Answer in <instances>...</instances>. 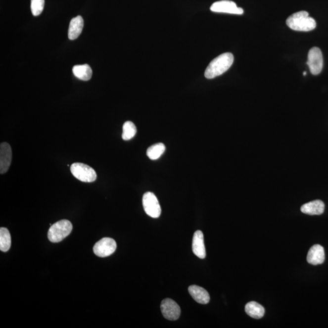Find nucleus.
Instances as JSON below:
<instances>
[{"label":"nucleus","mask_w":328,"mask_h":328,"mask_svg":"<svg viewBox=\"0 0 328 328\" xmlns=\"http://www.w3.org/2000/svg\"><path fill=\"white\" fill-rule=\"evenodd\" d=\"M234 60V55L231 52L224 53L218 56L210 63L205 69V78L214 79L225 73L233 65Z\"/></svg>","instance_id":"f257e3e1"},{"label":"nucleus","mask_w":328,"mask_h":328,"mask_svg":"<svg viewBox=\"0 0 328 328\" xmlns=\"http://www.w3.org/2000/svg\"><path fill=\"white\" fill-rule=\"evenodd\" d=\"M286 25L294 31L308 32L314 30L317 23L313 18L309 17L308 12L300 11L289 16Z\"/></svg>","instance_id":"f03ea898"},{"label":"nucleus","mask_w":328,"mask_h":328,"mask_svg":"<svg viewBox=\"0 0 328 328\" xmlns=\"http://www.w3.org/2000/svg\"><path fill=\"white\" fill-rule=\"evenodd\" d=\"M72 230L73 225L70 221L67 220H60L50 226L47 233L48 239L54 243L60 242L71 234Z\"/></svg>","instance_id":"7ed1b4c3"},{"label":"nucleus","mask_w":328,"mask_h":328,"mask_svg":"<svg viewBox=\"0 0 328 328\" xmlns=\"http://www.w3.org/2000/svg\"><path fill=\"white\" fill-rule=\"evenodd\" d=\"M70 170L74 177L82 182L93 183L97 179L95 170L87 164L76 162L71 165Z\"/></svg>","instance_id":"20e7f679"},{"label":"nucleus","mask_w":328,"mask_h":328,"mask_svg":"<svg viewBox=\"0 0 328 328\" xmlns=\"http://www.w3.org/2000/svg\"><path fill=\"white\" fill-rule=\"evenodd\" d=\"M142 204L145 213L150 217L157 218L161 214V208L155 194L151 192H146L143 194Z\"/></svg>","instance_id":"39448f33"},{"label":"nucleus","mask_w":328,"mask_h":328,"mask_svg":"<svg viewBox=\"0 0 328 328\" xmlns=\"http://www.w3.org/2000/svg\"><path fill=\"white\" fill-rule=\"evenodd\" d=\"M307 65L313 75H318L321 73L324 66V58L320 48L313 47L309 50Z\"/></svg>","instance_id":"423d86ee"},{"label":"nucleus","mask_w":328,"mask_h":328,"mask_svg":"<svg viewBox=\"0 0 328 328\" xmlns=\"http://www.w3.org/2000/svg\"><path fill=\"white\" fill-rule=\"evenodd\" d=\"M117 244L115 241L111 238H103L96 242L93 251L99 257H106L116 251Z\"/></svg>","instance_id":"0eeeda50"},{"label":"nucleus","mask_w":328,"mask_h":328,"mask_svg":"<svg viewBox=\"0 0 328 328\" xmlns=\"http://www.w3.org/2000/svg\"><path fill=\"white\" fill-rule=\"evenodd\" d=\"M210 10L212 12L218 13H228V14L241 15L244 10L241 7L236 6L235 2L229 0H222L214 2Z\"/></svg>","instance_id":"6e6552de"},{"label":"nucleus","mask_w":328,"mask_h":328,"mask_svg":"<svg viewBox=\"0 0 328 328\" xmlns=\"http://www.w3.org/2000/svg\"><path fill=\"white\" fill-rule=\"evenodd\" d=\"M161 310L165 319L169 321H177L181 315L180 306L174 300L165 298L162 301Z\"/></svg>","instance_id":"1a4fd4ad"},{"label":"nucleus","mask_w":328,"mask_h":328,"mask_svg":"<svg viewBox=\"0 0 328 328\" xmlns=\"http://www.w3.org/2000/svg\"><path fill=\"white\" fill-rule=\"evenodd\" d=\"M12 149L9 143L2 142L0 145V173L4 174L9 170L12 162Z\"/></svg>","instance_id":"9d476101"},{"label":"nucleus","mask_w":328,"mask_h":328,"mask_svg":"<svg viewBox=\"0 0 328 328\" xmlns=\"http://www.w3.org/2000/svg\"><path fill=\"white\" fill-rule=\"evenodd\" d=\"M192 250L194 254L201 259H204L206 257L204 234L201 231H197L194 234L192 241Z\"/></svg>","instance_id":"9b49d317"},{"label":"nucleus","mask_w":328,"mask_h":328,"mask_svg":"<svg viewBox=\"0 0 328 328\" xmlns=\"http://www.w3.org/2000/svg\"><path fill=\"white\" fill-rule=\"evenodd\" d=\"M325 260L324 248L321 245L316 244L311 247L307 255V261L309 264L313 265H321L324 263Z\"/></svg>","instance_id":"f8f14e48"},{"label":"nucleus","mask_w":328,"mask_h":328,"mask_svg":"<svg viewBox=\"0 0 328 328\" xmlns=\"http://www.w3.org/2000/svg\"><path fill=\"white\" fill-rule=\"evenodd\" d=\"M188 292L197 303L205 305L210 301L209 294L203 287L191 285L188 287Z\"/></svg>","instance_id":"ddd939ff"},{"label":"nucleus","mask_w":328,"mask_h":328,"mask_svg":"<svg viewBox=\"0 0 328 328\" xmlns=\"http://www.w3.org/2000/svg\"><path fill=\"white\" fill-rule=\"evenodd\" d=\"M325 204L321 200L308 202L301 207V211L305 214L310 215H320L324 212Z\"/></svg>","instance_id":"4468645a"},{"label":"nucleus","mask_w":328,"mask_h":328,"mask_svg":"<svg viewBox=\"0 0 328 328\" xmlns=\"http://www.w3.org/2000/svg\"><path fill=\"white\" fill-rule=\"evenodd\" d=\"M84 21L81 16H77L73 18L69 23L68 30V38L73 41L78 38L82 33L83 28H84Z\"/></svg>","instance_id":"2eb2a0df"},{"label":"nucleus","mask_w":328,"mask_h":328,"mask_svg":"<svg viewBox=\"0 0 328 328\" xmlns=\"http://www.w3.org/2000/svg\"><path fill=\"white\" fill-rule=\"evenodd\" d=\"M245 311L247 315L253 319H260L265 315V310L263 306L255 301H250L245 306Z\"/></svg>","instance_id":"dca6fc26"},{"label":"nucleus","mask_w":328,"mask_h":328,"mask_svg":"<svg viewBox=\"0 0 328 328\" xmlns=\"http://www.w3.org/2000/svg\"><path fill=\"white\" fill-rule=\"evenodd\" d=\"M73 73L77 78L84 81H89L92 79L93 74L92 68L87 64L74 66L73 68Z\"/></svg>","instance_id":"f3484780"},{"label":"nucleus","mask_w":328,"mask_h":328,"mask_svg":"<svg viewBox=\"0 0 328 328\" xmlns=\"http://www.w3.org/2000/svg\"><path fill=\"white\" fill-rule=\"evenodd\" d=\"M11 246V236L8 229L4 228L0 229V250L6 252Z\"/></svg>","instance_id":"a211bd4d"},{"label":"nucleus","mask_w":328,"mask_h":328,"mask_svg":"<svg viewBox=\"0 0 328 328\" xmlns=\"http://www.w3.org/2000/svg\"><path fill=\"white\" fill-rule=\"evenodd\" d=\"M165 151V146L164 143H158L151 145L146 150V155L151 160L159 159Z\"/></svg>","instance_id":"6ab92c4d"},{"label":"nucleus","mask_w":328,"mask_h":328,"mask_svg":"<svg viewBox=\"0 0 328 328\" xmlns=\"http://www.w3.org/2000/svg\"><path fill=\"white\" fill-rule=\"evenodd\" d=\"M137 129L134 123L131 121L125 122L123 125V132L122 138L124 141H129L135 137Z\"/></svg>","instance_id":"aec40b11"},{"label":"nucleus","mask_w":328,"mask_h":328,"mask_svg":"<svg viewBox=\"0 0 328 328\" xmlns=\"http://www.w3.org/2000/svg\"><path fill=\"white\" fill-rule=\"evenodd\" d=\"M44 6L45 0H31V9L34 16L41 15Z\"/></svg>","instance_id":"412c9836"},{"label":"nucleus","mask_w":328,"mask_h":328,"mask_svg":"<svg viewBox=\"0 0 328 328\" xmlns=\"http://www.w3.org/2000/svg\"><path fill=\"white\" fill-rule=\"evenodd\" d=\"M306 74H307V73H306V72H304V73H303L304 76H305L306 75Z\"/></svg>","instance_id":"4be33fe9"}]
</instances>
